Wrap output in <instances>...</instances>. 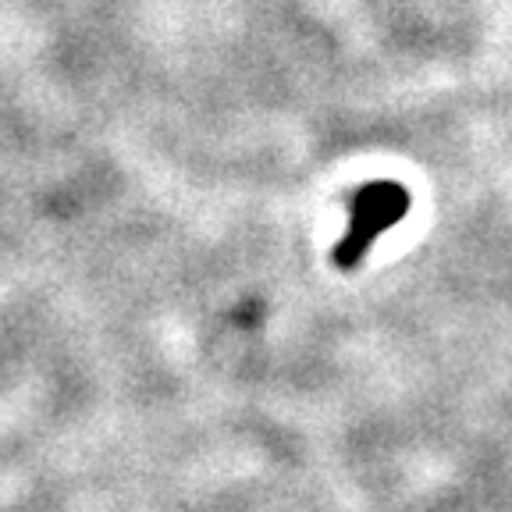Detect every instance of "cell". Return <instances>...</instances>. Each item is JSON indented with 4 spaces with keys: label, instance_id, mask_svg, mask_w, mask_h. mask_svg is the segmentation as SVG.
I'll return each instance as SVG.
<instances>
[{
    "label": "cell",
    "instance_id": "obj_1",
    "mask_svg": "<svg viewBox=\"0 0 512 512\" xmlns=\"http://www.w3.org/2000/svg\"><path fill=\"white\" fill-rule=\"evenodd\" d=\"M409 210V192L395 182H374L360 189L356 203H352L349 232L338 242L335 264L338 267H356L370 246L381 239L395 221H402Z\"/></svg>",
    "mask_w": 512,
    "mask_h": 512
}]
</instances>
